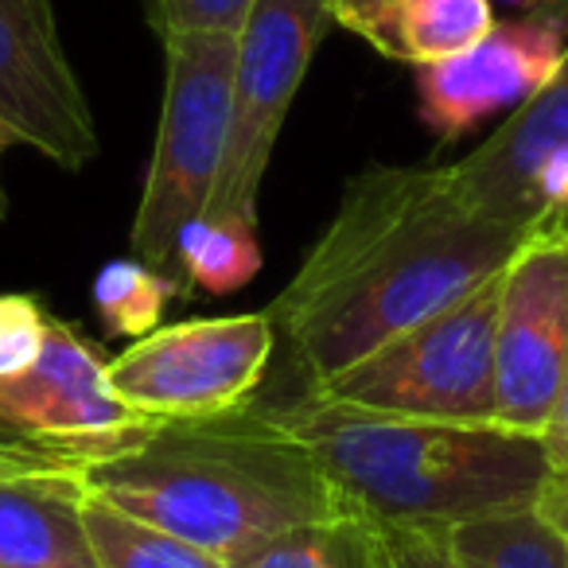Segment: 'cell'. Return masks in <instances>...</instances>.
Here are the masks:
<instances>
[{
  "label": "cell",
  "mask_w": 568,
  "mask_h": 568,
  "mask_svg": "<svg viewBox=\"0 0 568 568\" xmlns=\"http://www.w3.org/2000/svg\"><path fill=\"white\" fill-rule=\"evenodd\" d=\"M448 545L464 568H568V541L541 498L456 521Z\"/></svg>",
  "instance_id": "obj_14"
},
{
  "label": "cell",
  "mask_w": 568,
  "mask_h": 568,
  "mask_svg": "<svg viewBox=\"0 0 568 568\" xmlns=\"http://www.w3.org/2000/svg\"><path fill=\"white\" fill-rule=\"evenodd\" d=\"M541 506L552 514V521H557L560 534H565V541H568V479H549V483H545Z\"/></svg>",
  "instance_id": "obj_26"
},
{
  "label": "cell",
  "mask_w": 568,
  "mask_h": 568,
  "mask_svg": "<svg viewBox=\"0 0 568 568\" xmlns=\"http://www.w3.org/2000/svg\"><path fill=\"white\" fill-rule=\"evenodd\" d=\"M48 467H82V464L55 448H43V444H36V440H24V436L0 433V479L24 475V471H48Z\"/></svg>",
  "instance_id": "obj_24"
},
{
  "label": "cell",
  "mask_w": 568,
  "mask_h": 568,
  "mask_svg": "<svg viewBox=\"0 0 568 568\" xmlns=\"http://www.w3.org/2000/svg\"><path fill=\"white\" fill-rule=\"evenodd\" d=\"M87 529L102 568H222L203 549L152 521L133 518L94 490H87Z\"/></svg>",
  "instance_id": "obj_18"
},
{
  "label": "cell",
  "mask_w": 568,
  "mask_h": 568,
  "mask_svg": "<svg viewBox=\"0 0 568 568\" xmlns=\"http://www.w3.org/2000/svg\"><path fill=\"white\" fill-rule=\"evenodd\" d=\"M160 43L164 105L129 242L133 257L172 273L180 230L211 206L226 160L237 36L180 32Z\"/></svg>",
  "instance_id": "obj_4"
},
{
  "label": "cell",
  "mask_w": 568,
  "mask_h": 568,
  "mask_svg": "<svg viewBox=\"0 0 568 568\" xmlns=\"http://www.w3.org/2000/svg\"><path fill=\"white\" fill-rule=\"evenodd\" d=\"M175 296H183L180 276L144 265L141 257L105 261L94 276V308L105 332L118 339H141L156 332Z\"/></svg>",
  "instance_id": "obj_19"
},
{
  "label": "cell",
  "mask_w": 568,
  "mask_h": 568,
  "mask_svg": "<svg viewBox=\"0 0 568 568\" xmlns=\"http://www.w3.org/2000/svg\"><path fill=\"white\" fill-rule=\"evenodd\" d=\"M226 568H374L366 514L347 503L327 518L268 537L265 545L230 560Z\"/></svg>",
  "instance_id": "obj_17"
},
{
  "label": "cell",
  "mask_w": 568,
  "mask_h": 568,
  "mask_svg": "<svg viewBox=\"0 0 568 568\" xmlns=\"http://www.w3.org/2000/svg\"><path fill=\"white\" fill-rule=\"evenodd\" d=\"M257 0H144L152 32L164 36L180 32H214V36H237L250 20Z\"/></svg>",
  "instance_id": "obj_22"
},
{
  "label": "cell",
  "mask_w": 568,
  "mask_h": 568,
  "mask_svg": "<svg viewBox=\"0 0 568 568\" xmlns=\"http://www.w3.org/2000/svg\"><path fill=\"white\" fill-rule=\"evenodd\" d=\"M332 24L327 0H257L253 4L250 20L237 32L230 141L219 187L206 211L242 214L257 222L268 156Z\"/></svg>",
  "instance_id": "obj_7"
},
{
  "label": "cell",
  "mask_w": 568,
  "mask_h": 568,
  "mask_svg": "<svg viewBox=\"0 0 568 568\" xmlns=\"http://www.w3.org/2000/svg\"><path fill=\"white\" fill-rule=\"evenodd\" d=\"M448 168L475 211L498 226L521 237L568 226V51L534 98Z\"/></svg>",
  "instance_id": "obj_11"
},
{
  "label": "cell",
  "mask_w": 568,
  "mask_h": 568,
  "mask_svg": "<svg viewBox=\"0 0 568 568\" xmlns=\"http://www.w3.org/2000/svg\"><path fill=\"white\" fill-rule=\"evenodd\" d=\"M518 242L475 211L448 164H374L347 180L268 316L316 386L495 281Z\"/></svg>",
  "instance_id": "obj_1"
},
{
  "label": "cell",
  "mask_w": 568,
  "mask_h": 568,
  "mask_svg": "<svg viewBox=\"0 0 568 568\" xmlns=\"http://www.w3.org/2000/svg\"><path fill=\"white\" fill-rule=\"evenodd\" d=\"M495 28L490 0H397L378 55L428 67L467 51Z\"/></svg>",
  "instance_id": "obj_16"
},
{
  "label": "cell",
  "mask_w": 568,
  "mask_h": 568,
  "mask_svg": "<svg viewBox=\"0 0 568 568\" xmlns=\"http://www.w3.org/2000/svg\"><path fill=\"white\" fill-rule=\"evenodd\" d=\"M366 534H371L374 568H464L448 545V526L371 518L366 514Z\"/></svg>",
  "instance_id": "obj_20"
},
{
  "label": "cell",
  "mask_w": 568,
  "mask_h": 568,
  "mask_svg": "<svg viewBox=\"0 0 568 568\" xmlns=\"http://www.w3.org/2000/svg\"><path fill=\"white\" fill-rule=\"evenodd\" d=\"M0 125L67 172H82L102 152L55 0H0Z\"/></svg>",
  "instance_id": "obj_10"
},
{
  "label": "cell",
  "mask_w": 568,
  "mask_h": 568,
  "mask_svg": "<svg viewBox=\"0 0 568 568\" xmlns=\"http://www.w3.org/2000/svg\"><path fill=\"white\" fill-rule=\"evenodd\" d=\"M545 452H549V479H568V371L560 382L552 417L545 425Z\"/></svg>",
  "instance_id": "obj_25"
},
{
  "label": "cell",
  "mask_w": 568,
  "mask_h": 568,
  "mask_svg": "<svg viewBox=\"0 0 568 568\" xmlns=\"http://www.w3.org/2000/svg\"><path fill=\"white\" fill-rule=\"evenodd\" d=\"M327 4H332L335 24L347 28L358 40H366L374 51L386 40V24L397 9V0H327Z\"/></svg>",
  "instance_id": "obj_23"
},
{
  "label": "cell",
  "mask_w": 568,
  "mask_h": 568,
  "mask_svg": "<svg viewBox=\"0 0 568 568\" xmlns=\"http://www.w3.org/2000/svg\"><path fill=\"white\" fill-rule=\"evenodd\" d=\"M261 273L257 222L242 214L203 211L180 230L175 242V276L183 288L230 296ZM187 296V293H183Z\"/></svg>",
  "instance_id": "obj_15"
},
{
  "label": "cell",
  "mask_w": 568,
  "mask_h": 568,
  "mask_svg": "<svg viewBox=\"0 0 568 568\" xmlns=\"http://www.w3.org/2000/svg\"><path fill=\"white\" fill-rule=\"evenodd\" d=\"M498 276L440 316L382 343L335 378L304 386L358 409L428 420H498L495 402Z\"/></svg>",
  "instance_id": "obj_5"
},
{
  "label": "cell",
  "mask_w": 568,
  "mask_h": 568,
  "mask_svg": "<svg viewBox=\"0 0 568 568\" xmlns=\"http://www.w3.org/2000/svg\"><path fill=\"white\" fill-rule=\"evenodd\" d=\"M265 413L371 518L456 526L537 503L549 483L545 436L498 420L402 417L332 402L312 389Z\"/></svg>",
  "instance_id": "obj_3"
},
{
  "label": "cell",
  "mask_w": 568,
  "mask_h": 568,
  "mask_svg": "<svg viewBox=\"0 0 568 568\" xmlns=\"http://www.w3.org/2000/svg\"><path fill=\"white\" fill-rule=\"evenodd\" d=\"M9 144H17V141H12V133H9V129L0 125V152L9 149ZM0 214H4V191H0Z\"/></svg>",
  "instance_id": "obj_28"
},
{
  "label": "cell",
  "mask_w": 568,
  "mask_h": 568,
  "mask_svg": "<svg viewBox=\"0 0 568 568\" xmlns=\"http://www.w3.org/2000/svg\"><path fill=\"white\" fill-rule=\"evenodd\" d=\"M0 568H102L87 529L82 467L0 479Z\"/></svg>",
  "instance_id": "obj_13"
},
{
  "label": "cell",
  "mask_w": 568,
  "mask_h": 568,
  "mask_svg": "<svg viewBox=\"0 0 568 568\" xmlns=\"http://www.w3.org/2000/svg\"><path fill=\"white\" fill-rule=\"evenodd\" d=\"M105 363L110 358L94 343L51 316L48 343L36 366L17 378H0V433L55 448L82 467L133 448L160 425L136 417L113 394Z\"/></svg>",
  "instance_id": "obj_9"
},
{
  "label": "cell",
  "mask_w": 568,
  "mask_h": 568,
  "mask_svg": "<svg viewBox=\"0 0 568 568\" xmlns=\"http://www.w3.org/2000/svg\"><path fill=\"white\" fill-rule=\"evenodd\" d=\"M495 4V0H490ZM503 9H510V12H537V9H560L565 0H498Z\"/></svg>",
  "instance_id": "obj_27"
},
{
  "label": "cell",
  "mask_w": 568,
  "mask_h": 568,
  "mask_svg": "<svg viewBox=\"0 0 568 568\" xmlns=\"http://www.w3.org/2000/svg\"><path fill=\"white\" fill-rule=\"evenodd\" d=\"M51 312L28 293L0 296V378H17L43 355Z\"/></svg>",
  "instance_id": "obj_21"
},
{
  "label": "cell",
  "mask_w": 568,
  "mask_h": 568,
  "mask_svg": "<svg viewBox=\"0 0 568 568\" xmlns=\"http://www.w3.org/2000/svg\"><path fill=\"white\" fill-rule=\"evenodd\" d=\"M276 347L265 312L160 324L105 363L110 386L149 425L211 420L250 405Z\"/></svg>",
  "instance_id": "obj_6"
},
{
  "label": "cell",
  "mask_w": 568,
  "mask_h": 568,
  "mask_svg": "<svg viewBox=\"0 0 568 568\" xmlns=\"http://www.w3.org/2000/svg\"><path fill=\"white\" fill-rule=\"evenodd\" d=\"M568 51V24L557 9L514 12L495 20L479 43L440 63L417 67L420 121L440 141H459L467 129L518 110L557 74Z\"/></svg>",
  "instance_id": "obj_12"
},
{
  "label": "cell",
  "mask_w": 568,
  "mask_h": 568,
  "mask_svg": "<svg viewBox=\"0 0 568 568\" xmlns=\"http://www.w3.org/2000/svg\"><path fill=\"white\" fill-rule=\"evenodd\" d=\"M568 371V226L529 230L498 273V425L541 433Z\"/></svg>",
  "instance_id": "obj_8"
},
{
  "label": "cell",
  "mask_w": 568,
  "mask_h": 568,
  "mask_svg": "<svg viewBox=\"0 0 568 568\" xmlns=\"http://www.w3.org/2000/svg\"><path fill=\"white\" fill-rule=\"evenodd\" d=\"M87 490L203 549L222 568L268 537L343 510L347 498L265 409L152 428L82 467Z\"/></svg>",
  "instance_id": "obj_2"
},
{
  "label": "cell",
  "mask_w": 568,
  "mask_h": 568,
  "mask_svg": "<svg viewBox=\"0 0 568 568\" xmlns=\"http://www.w3.org/2000/svg\"><path fill=\"white\" fill-rule=\"evenodd\" d=\"M557 12H560V20H565V24H568V0H565V4H560Z\"/></svg>",
  "instance_id": "obj_29"
}]
</instances>
